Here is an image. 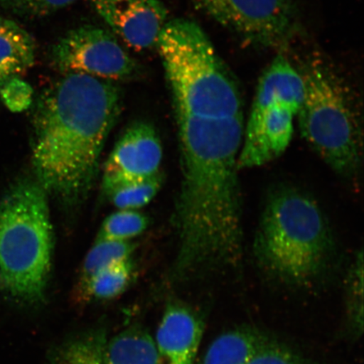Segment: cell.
Masks as SVG:
<instances>
[{
  "instance_id": "1",
  "label": "cell",
  "mask_w": 364,
  "mask_h": 364,
  "mask_svg": "<svg viewBox=\"0 0 364 364\" xmlns=\"http://www.w3.org/2000/svg\"><path fill=\"white\" fill-rule=\"evenodd\" d=\"M121 109L119 86L80 73L43 91L34 112L33 165L46 193L67 204L88 194Z\"/></svg>"
},
{
  "instance_id": "2",
  "label": "cell",
  "mask_w": 364,
  "mask_h": 364,
  "mask_svg": "<svg viewBox=\"0 0 364 364\" xmlns=\"http://www.w3.org/2000/svg\"><path fill=\"white\" fill-rule=\"evenodd\" d=\"M334 247L328 221L311 197L294 188L270 196L254 241L263 269L285 283L309 285L328 267Z\"/></svg>"
},
{
  "instance_id": "3",
  "label": "cell",
  "mask_w": 364,
  "mask_h": 364,
  "mask_svg": "<svg viewBox=\"0 0 364 364\" xmlns=\"http://www.w3.org/2000/svg\"><path fill=\"white\" fill-rule=\"evenodd\" d=\"M53 235L48 193L23 179L0 203V291L18 304H42L51 272Z\"/></svg>"
},
{
  "instance_id": "4",
  "label": "cell",
  "mask_w": 364,
  "mask_h": 364,
  "mask_svg": "<svg viewBox=\"0 0 364 364\" xmlns=\"http://www.w3.org/2000/svg\"><path fill=\"white\" fill-rule=\"evenodd\" d=\"M156 45L176 113L243 107L239 86L196 23L183 19L167 22Z\"/></svg>"
},
{
  "instance_id": "5",
  "label": "cell",
  "mask_w": 364,
  "mask_h": 364,
  "mask_svg": "<svg viewBox=\"0 0 364 364\" xmlns=\"http://www.w3.org/2000/svg\"><path fill=\"white\" fill-rule=\"evenodd\" d=\"M302 76L304 97L297 115L300 132L332 170L351 176L360 163L361 134L348 94L321 62L309 63Z\"/></svg>"
},
{
  "instance_id": "6",
  "label": "cell",
  "mask_w": 364,
  "mask_h": 364,
  "mask_svg": "<svg viewBox=\"0 0 364 364\" xmlns=\"http://www.w3.org/2000/svg\"><path fill=\"white\" fill-rule=\"evenodd\" d=\"M52 61L59 70L114 80L129 78L136 63L109 31L94 26L71 30L54 44Z\"/></svg>"
},
{
  "instance_id": "7",
  "label": "cell",
  "mask_w": 364,
  "mask_h": 364,
  "mask_svg": "<svg viewBox=\"0 0 364 364\" xmlns=\"http://www.w3.org/2000/svg\"><path fill=\"white\" fill-rule=\"evenodd\" d=\"M213 19L249 42L283 45L296 24L293 0H197Z\"/></svg>"
},
{
  "instance_id": "8",
  "label": "cell",
  "mask_w": 364,
  "mask_h": 364,
  "mask_svg": "<svg viewBox=\"0 0 364 364\" xmlns=\"http://www.w3.org/2000/svg\"><path fill=\"white\" fill-rule=\"evenodd\" d=\"M297 112L285 105L252 108L245 124L238 168L258 167L283 154L292 140Z\"/></svg>"
},
{
  "instance_id": "9",
  "label": "cell",
  "mask_w": 364,
  "mask_h": 364,
  "mask_svg": "<svg viewBox=\"0 0 364 364\" xmlns=\"http://www.w3.org/2000/svg\"><path fill=\"white\" fill-rule=\"evenodd\" d=\"M95 11L130 47L156 45L166 24L167 10L159 0H92Z\"/></svg>"
},
{
  "instance_id": "10",
  "label": "cell",
  "mask_w": 364,
  "mask_h": 364,
  "mask_svg": "<svg viewBox=\"0 0 364 364\" xmlns=\"http://www.w3.org/2000/svg\"><path fill=\"white\" fill-rule=\"evenodd\" d=\"M161 159V140L153 126L135 122L118 140L105 166L104 176L148 178L159 174Z\"/></svg>"
},
{
  "instance_id": "11",
  "label": "cell",
  "mask_w": 364,
  "mask_h": 364,
  "mask_svg": "<svg viewBox=\"0 0 364 364\" xmlns=\"http://www.w3.org/2000/svg\"><path fill=\"white\" fill-rule=\"evenodd\" d=\"M201 316L188 304H167L154 341L159 364H194L204 333Z\"/></svg>"
},
{
  "instance_id": "12",
  "label": "cell",
  "mask_w": 364,
  "mask_h": 364,
  "mask_svg": "<svg viewBox=\"0 0 364 364\" xmlns=\"http://www.w3.org/2000/svg\"><path fill=\"white\" fill-rule=\"evenodd\" d=\"M304 97V81L288 60L279 57L263 75L259 83L252 108L271 105H285L296 112L299 111Z\"/></svg>"
},
{
  "instance_id": "13",
  "label": "cell",
  "mask_w": 364,
  "mask_h": 364,
  "mask_svg": "<svg viewBox=\"0 0 364 364\" xmlns=\"http://www.w3.org/2000/svg\"><path fill=\"white\" fill-rule=\"evenodd\" d=\"M106 364H159L156 343L141 326L127 327L107 341Z\"/></svg>"
},
{
  "instance_id": "14",
  "label": "cell",
  "mask_w": 364,
  "mask_h": 364,
  "mask_svg": "<svg viewBox=\"0 0 364 364\" xmlns=\"http://www.w3.org/2000/svg\"><path fill=\"white\" fill-rule=\"evenodd\" d=\"M267 338L250 327H239L218 336L200 364H245Z\"/></svg>"
},
{
  "instance_id": "15",
  "label": "cell",
  "mask_w": 364,
  "mask_h": 364,
  "mask_svg": "<svg viewBox=\"0 0 364 364\" xmlns=\"http://www.w3.org/2000/svg\"><path fill=\"white\" fill-rule=\"evenodd\" d=\"M35 43L20 26L0 35V87L33 67Z\"/></svg>"
},
{
  "instance_id": "16",
  "label": "cell",
  "mask_w": 364,
  "mask_h": 364,
  "mask_svg": "<svg viewBox=\"0 0 364 364\" xmlns=\"http://www.w3.org/2000/svg\"><path fill=\"white\" fill-rule=\"evenodd\" d=\"M161 173L145 179L104 176L103 189L114 206L134 210L147 205L161 189Z\"/></svg>"
},
{
  "instance_id": "17",
  "label": "cell",
  "mask_w": 364,
  "mask_h": 364,
  "mask_svg": "<svg viewBox=\"0 0 364 364\" xmlns=\"http://www.w3.org/2000/svg\"><path fill=\"white\" fill-rule=\"evenodd\" d=\"M134 250L135 245L129 240L97 239L85 259L78 284L75 291V299L80 301L86 287L95 274L114 263L131 258Z\"/></svg>"
},
{
  "instance_id": "18",
  "label": "cell",
  "mask_w": 364,
  "mask_h": 364,
  "mask_svg": "<svg viewBox=\"0 0 364 364\" xmlns=\"http://www.w3.org/2000/svg\"><path fill=\"white\" fill-rule=\"evenodd\" d=\"M134 277L135 264L132 257L114 263L90 279L80 302L115 299L129 289Z\"/></svg>"
},
{
  "instance_id": "19",
  "label": "cell",
  "mask_w": 364,
  "mask_h": 364,
  "mask_svg": "<svg viewBox=\"0 0 364 364\" xmlns=\"http://www.w3.org/2000/svg\"><path fill=\"white\" fill-rule=\"evenodd\" d=\"M107 341L102 332L77 336L63 344L54 356V364H106Z\"/></svg>"
},
{
  "instance_id": "20",
  "label": "cell",
  "mask_w": 364,
  "mask_h": 364,
  "mask_svg": "<svg viewBox=\"0 0 364 364\" xmlns=\"http://www.w3.org/2000/svg\"><path fill=\"white\" fill-rule=\"evenodd\" d=\"M149 221L142 213L122 209L106 218L98 235V240L127 241L142 234Z\"/></svg>"
},
{
  "instance_id": "21",
  "label": "cell",
  "mask_w": 364,
  "mask_h": 364,
  "mask_svg": "<svg viewBox=\"0 0 364 364\" xmlns=\"http://www.w3.org/2000/svg\"><path fill=\"white\" fill-rule=\"evenodd\" d=\"M347 282V316L350 331L355 338H359L363 331V257L358 255Z\"/></svg>"
},
{
  "instance_id": "22",
  "label": "cell",
  "mask_w": 364,
  "mask_h": 364,
  "mask_svg": "<svg viewBox=\"0 0 364 364\" xmlns=\"http://www.w3.org/2000/svg\"><path fill=\"white\" fill-rule=\"evenodd\" d=\"M76 0H0V8L14 15L31 18H43L70 6Z\"/></svg>"
},
{
  "instance_id": "23",
  "label": "cell",
  "mask_w": 364,
  "mask_h": 364,
  "mask_svg": "<svg viewBox=\"0 0 364 364\" xmlns=\"http://www.w3.org/2000/svg\"><path fill=\"white\" fill-rule=\"evenodd\" d=\"M245 364H314L285 346L267 338Z\"/></svg>"
},
{
  "instance_id": "24",
  "label": "cell",
  "mask_w": 364,
  "mask_h": 364,
  "mask_svg": "<svg viewBox=\"0 0 364 364\" xmlns=\"http://www.w3.org/2000/svg\"><path fill=\"white\" fill-rule=\"evenodd\" d=\"M0 95L9 110L21 112L33 103V90L26 82L14 77L0 87Z\"/></svg>"
},
{
  "instance_id": "25",
  "label": "cell",
  "mask_w": 364,
  "mask_h": 364,
  "mask_svg": "<svg viewBox=\"0 0 364 364\" xmlns=\"http://www.w3.org/2000/svg\"><path fill=\"white\" fill-rule=\"evenodd\" d=\"M17 26L16 22L11 20L6 19L2 16H0V35L6 33Z\"/></svg>"
}]
</instances>
